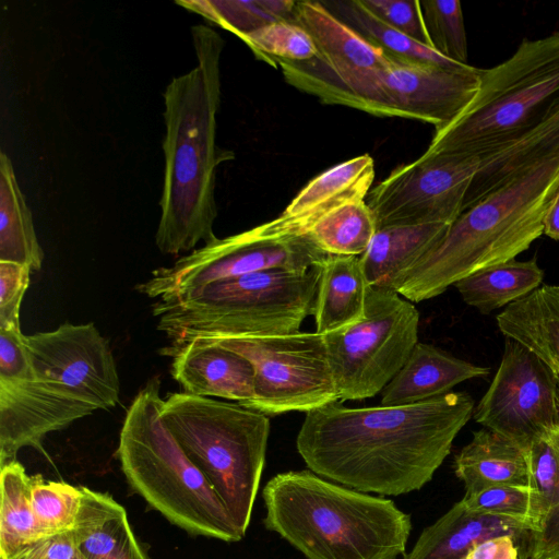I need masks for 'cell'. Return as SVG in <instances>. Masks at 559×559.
Masks as SVG:
<instances>
[{
    "label": "cell",
    "mask_w": 559,
    "mask_h": 559,
    "mask_svg": "<svg viewBox=\"0 0 559 559\" xmlns=\"http://www.w3.org/2000/svg\"><path fill=\"white\" fill-rule=\"evenodd\" d=\"M474 409L466 392L396 406L336 402L307 413L296 447L322 478L366 493L404 495L432 479Z\"/></svg>",
    "instance_id": "1"
},
{
    "label": "cell",
    "mask_w": 559,
    "mask_h": 559,
    "mask_svg": "<svg viewBox=\"0 0 559 559\" xmlns=\"http://www.w3.org/2000/svg\"><path fill=\"white\" fill-rule=\"evenodd\" d=\"M197 64L173 78L164 98V179L155 243L164 254L213 243L216 174L234 153L216 143L224 39L210 26L191 27Z\"/></svg>",
    "instance_id": "2"
},
{
    "label": "cell",
    "mask_w": 559,
    "mask_h": 559,
    "mask_svg": "<svg viewBox=\"0 0 559 559\" xmlns=\"http://www.w3.org/2000/svg\"><path fill=\"white\" fill-rule=\"evenodd\" d=\"M264 526L307 559H397L405 555L411 516L385 498L289 471L264 486Z\"/></svg>",
    "instance_id": "3"
},
{
    "label": "cell",
    "mask_w": 559,
    "mask_h": 559,
    "mask_svg": "<svg viewBox=\"0 0 559 559\" xmlns=\"http://www.w3.org/2000/svg\"><path fill=\"white\" fill-rule=\"evenodd\" d=\"M558 191L559 154L465 210L404 275L396 293L419 302L478 271L514 260L544 234V217Z\"/></svg>",
    "instance_id": "4"
},
{
    "label": "cell",
    "mask_w": 559,
    "mask_h": 559,
    "mask_svg": "<svg viewBox=\"0 0 559 559\" xmlns=\"http://www.w3.org/2000/svg\"><path fill=\"white\" fill-rule=\"evenodd\" d=\"M159 384L150 379L127 411L116 453L127 483L188 534L239 542L243 536L219 497L164 423Z\"/></svg>",
    "instance_id": "5"
},
{
    "label": "cell",
    "mask_w": 559,
    "mask_h": 559,
    "mask_svg": "<svg viewBox=\"0 0 559 559\" xmlns=\"http://www.w3.org/2000/svg\"><path fill=\"white\" fill-rule=\"evenodd\" d=\"M285 81L318 97L377 117L430 123L435 131L455 120L476 95L481 70L471 64L441 66L388 55L373 70L336 72L316 58L274 60Z\"/></svg>",
    "instance_id": "6"
},
{
    "label": "cell",
    "mask_w": 559,
    "mask_h": 559,
    "mask_svg": "<svg viewBox=\"0 0 559 559\" xmlns=\"http://www.w3.org/2000/svg\"><path fill=\"white\" fill-rule=\"evenodd\" d=\"M320 265L269 270L223 280L173 300L157 301V330L171 346L192 340L240 338L298 332L313 314Z\"/></svg>",
    "instance_id": "7"
},
{
    "label": "cell",
    "mask_w": 559,
    "mask_h": 559,
    "mask_svg": "<svg viewBox=\"0 0 559 559\" xmlns=\"http://www.w3.org/2000/svg\"><path fill=\"white\" fill-rule=\"evenodd\" d=\"M160 416L245 536L265 463L267 416L185 392L169 393Z\"/></svg>",
    "instance_id": "8"
},
{
    "label": "cell",
    "mask_w": 559,
    "mask_h": 559,
    "mask_svg": "<svg viewBox=\"0 0 559 559\" xmlns=\"http://www.w3.org/2000/svg\"><path fill=\"white\" fill-rule=\"evenodd\" d=\"M559 99V32L528 39L503 62L483 69L478 91L426 154L478 155L537 118Z\"/></svg>",
    "instance_id": "9"
},
{
    "label": "cell",
    "mask_w": 559,
    "mask_h": 559,
    "mask_svg": "<svg viewBox=\"0 0 559 559\" xmlns=\"http://www.w3.org/2000/svg\"><path fill=\"white\" fill-rule=\"evenodd\" d=\"M419 313L393 289L369 286L355 322L323 335L340 401L382 391L418 343Z\"/></svg>",
    "instance_id": "10"
},
{
    "label": "cell",
    "mask_w": 559,
    "mask_h": 559,
    "mask_svg": "<svg viewBox=\"0 0 559 559\" xmlns=\"http://www.w3.org/2000/svg\"><path fill=\"white\" fill-rule=\"evenodd\" d=\"M200 340V338H198ZM247 358L254 370V397L240 404L265 415L310 412L340 401L323 335L206 340Z\"/></svg>",
    "instance_id": "11"
},
{
    "label": "cell",
    "mask_w": 559,
    "mask_h": 559,
    "mask_svg": "<svg viewBox=\"0 0 559 559\" xmlns=\"http://www.w3.org/2000/svg\"><path fill=\"white\" fill-rule=\"evenodd\" d=\"M329 255L308 235L274 238L258 225L193 250L170 266L152 272L135 289L159 301H173L206 285L275 269L306 271Z\"/></svg>",
    "instance_id": "12"
},
{
    "label": "cell",
    "mask_w": 559,
    "mask_h": 559,
    "mask_svg": "<svg viewBox=\"0 0 559 559\" xmlns=\"http://www.w3.org/2000/svg\"><path fill=\"white\" fill-rule=\"evenodd\" d=\"M478 167L477 155L426 153L396 167L367 195L377 229L451 225L463 213L464 200Z\"/></svg>",
    "instance_id": "13"
},
{
    "label": "cell",
    "mask_w": 559,
    "mask_h": 559,
    "mask_svg": "<svg viewBox=\"0 0 559 559\" xmlns=\"http://www.w3.org/2000/svg\"><path fill=\"white\" fill-rule=\"evenodd\" d=\"M504 338L500 365L473 415L483 427L527 451L559 424L558 378L528 348Z\"/></svg>",
    "instance_id": "14"
},
{
    "label": "cell",
    "mask_w": 559,
    "mask_h": 559,
    "mask_svg": "<svg viewBox=\"0 0 559 559\" xmlns=\"http://www.w3.org/2000/svg\"><path fill=\"white\" fill-rule=\"evenodd\" d=\"M37 377L66 388L97 409L119 403L120 381L108 341L93 323H64L53 331L25 335Z\"/></svg>",
    "instance_id": "15"
},
{
    "label": "cell",
    "mask_w": 559,
    "mask_h": 559,
    "mask_svg": "<svg viewBox=\"0 0 559 559\" xmlns=\"http://www.w3.org/2000/svg\"><path fill=\"white\" fill-rule=\"evenodd\" d=\"M95 409L63 386L33 371L0 379V465L16 460L25 447L40 452L45 437L69 427Z\"/></svg>",
    "instance_id": "16"
},
{
    "label": "cell",
    "mask_w": 559,
    "mask_h": 559,
    "mask_svg": "<svg viewBox=\"0 0 559 559\" xmlns=\"http://www.w3.org/2000/svg\"><path fill=\"white\" fill-rule=\"evenodd\" d=\"M374 179L369 154L332 166L312 178L276 218L260 225L271 237L308 235L324 215L345 203L365 200Z\"/></svg>",
    "instance_id": "17"
},
{
    "label": "cell",
    "mask_w": 559,
    "mask_h": 559,
    "mask_svg": "<svg viewBox=\"0 0 559 559\" xmlns=\"http://www.w3.org/2000/svg\"><path fill=\"white\" fill-rule=\"evenodd\" d=\"M559 154V99L526 126L478 154L463 212L536 164Z\"/></svg>",
    "instance_id": "18"
},
{
    "label": "cell",
    "mask_w": 559,
    "mask_h": 559,
    "mask_svg": "<svg viewBox=\"0 0 559 559\" xmlns=\"http://www.w3.org/2000/svg\"><path fill=\"white\" fill-rule=\"evenodd\" d=\"M162 353L171 357L170 373L185 393L238 404L254 397L253 367L234 350L211 341L192 340L165 347Z\"/></svg>",
    "instance_id": "19"
},
{
    "label": "cell",
    "mask_w": 559,
    "mask_h": 559,
    "mask_svg": "<svg viewBox=\"0 0 559 559\" xmlns=\"http://www.w3.org/2000/svg\"><path fill=\"white\" fill-rule=\"evenodd\" d=\"M490 368L478 366L426 343H417L408 359L382 390L381 405H408L451 392L459 383L486 377Z\"/></svg>",
    "instance_id": "20"
},
{
    "label": "cell",
    "mask_w": 559,
    "mask_h": 559,
    "mask_svg": "<svg viewBox=\"0 0 559 559\" xmlns=\"http://www.w3.org/2000/svg\"><path fill=\"white\" fill-rule=\"evenodd\" d=\"M530 527L524 523L469 511L460 500L426 527L403 559H464L476 544L501 535L523 544Z\"/></svg>",
    "instance_id": "21"
},
{
    "label": "cell",
    "mask_w": 559,
    "mask_h": 559,
    "mask_svg": "<svg viewBox=\"0 0 559 559\" xmlns=\"http://www.w3.org/2000/svg\"><path fill=\"white\" fill-rule=\"evenodd\" d=\"M82 487L73 531L82 559H150L136 539L126 509L110 495Z\"/></svg>",
    "instance_id": "22"
},
{
    "label": "cell",
    "mask_w": 559,
    "mask_h": 559,
    "mask_svg": "<svg viewBox=\"0 0 559 559\" xmlns=\"http://www.w3.org/2000/svg\"><path fill=\"white\" fill-rule=\"evenodd\" d=\"M293 22L311 37L322 64L336 72L373 70L388 55L334 15L322 1H296Z\"/></svg>",
    "instance_id": "23"
},
{
    "label": "cell",
    "mask_w": 559,
    "mask_h": 559,
    "mask_svg": "<svg viewBox=\"0 0 559 559\" xmlns=\"http://www.w3.org/2000/svg\"><path fill=\"white\" fill-rule=\"evenodd\" d=\"M453 467L465 495L501 485L530 487L527 451L485 427L473 432Z\"/></svg>",
    "instance_id": "24"
},
{
    "label": "cell",
    "mask_w": 559,
    "mask_h": 559,
    "mask_svg": "<svg viewBox=\"0 0 559 559\" xmlns=\"http://www.w3.org/2000/svg\"><path fill=\"white\" fill-rule=\"evenodd\" d=\"M449 227L421 224L377 229L360 255L368 285L396 292L404 275L442 239Z\"/></svg>",
    "instance_id": "25"
},
{
    "label": "cell",
    "mask_w": 559,
    "mask_h": 559,
    "mask_svg": "<svg viewBox=\"0 0 559 559\" xmlns=\"http://www.w3.org/2000/svg\"><path fill=\"white\" fill-rule=\"evenodd\" d=\"M368 287L360 257L329 255L320 264L316 332L324 335L357 321L365 310Z\"/></svg>",
    "instance_id": "26"
},
{
    "label": "cell",
    "mask_w": 559,
    "mask_h": 559,
    "mask_svg": "<svg viewBox=\"0 0 559 559\" xmlns=\"http://www.w3.org/2000/svg\"><path fill=\"white\" fill-rule=\"evenodd\" d=\"M497 325L504 337L528 348L559 376V313L547 284L507 306L497 316Z\"/></svg>",
    "instance_id": "27"
},
{
    "label": "cell",
    "mask_w": 559,
    "mask_h": 559,
    "mask_svg": "<svg viewBox=\"0 0 559 559\" xmlns=\"http://www.w3.org/2000/svg\"><path fill=\"white\" fill-rule=\"evenodd\" d=\"M0 261L26 265L32 271H39L44 261L32 212L4 152L0 153Z\"/></svg>",
    "instance_id": "28"
},
{
    "label": "cell",
    "mask_w": 559,
    "mask_h": 559,
    "mask_svg": "<svg viewBox=\"0 0 559 559\" xmlns=\"http://www.w3.org/2000/svg\"><path fill=\"white\" fill-rule=\"evenodd\" d=\"M544 271L536 259L511 260L478 271L454 286L463 301L488 314L507 307L542 286Z\"/></svg>",
    "instance_id": "29"
},
{
    "label": "cell",
    "mask_w": 559,
    "mask_h": 559,
    "mask_svg": "<svg viewBox=\"0 0 559 559\" xmlns=\"http://www.w3.org/2000/svg\"><path fill=\"white\" fill-rule=\"evenodd\" d=\"M0 559L46 536L36 520L31 499V476L17 461L0 465Z\"/></svg>",
    "instance_id": "30"
},
{
    "label": "cell",
    "mask_w": 559,
    "mask_h": 559,
    "mask_svg": "<svg viewBox=\"0 0 559 559\" xmlns=\"http://www.w3.org/2000/svg\"><path fill=\"white\" fill-rule=\"evenodd\" d=\"M322 2L334 15L350 26L367 41L382 49L386 55L441 66L457 64V62L442 57L432 48L386 25L367 10L360 0H333Z\"/></svg>",
    "instance_id": "31"
},
{
    "label": "cell",
    "mask_w": 559,
    "mask_h": 559,
    "mask_svg": "<svg viewBox=\"0 0 559 559\" xmlns=\"http://www.w3.org/2000/svg\"><path fill=\"white\" fill-rule=\"evenodd\" d=\"M377 225L365 200L340 205L309 230L314 245L331 255L360 257L369 247Z\"/></svg>",
    "instance_id": "32"
},
{
    "label": "cell",
    "mask_w": 559,
    "mask_h": 559,
    "mask_svg": "<svg viewBox=\"0 0 559 559\" xmlns=\"http://www.w3.org/2000/svg\"><path fill=\"white\" fill-rule=\"evenodd\" d=\"M31 499L38 525L46 535L72 531L81 506L82 487L35 475L31 476Z\"/></svg>",
    "instance_id": "33"
},
{
    "label": "cell",
    "mask_w": 559,
    "mask_h": 559,
    "mask_svg": "<svg viewBox=\"0 0 559 559\" xmlns=\"http://www.w3.org/2000/svg\"><path fill=\"white\" fill-rule=\"evenodd\" d=\"M430 47L442 57L468 64L467 39L459 0L419 1Z\"/></svg>",
    "instance_id": "34"
},
{
    "label": "cell",
    "mask_w": 559,
    "mask_h": 559,
    "mask_svg": "<svg viewBox=\"0 0 559 559\" xmlns=\"http://www.w3.org/2000/svg\"><path fill=\"white\" fill-rule=\"evenodd\" d=\"M255 57L271 64L274 59L304 61L317 56L309 34L293 21H276L240 37Z\"/></svg>",
    "instance_id": "35"
},
{
    "label": "cell",
    "mask_w": 559,
    "mask_h": 559,
    "mask_svg": "<svg viewBox=\"0 0 559 559\" xmlns=\"http://www.w3.org/2000/svg\"><path fill=\"white\" fill-rule=\"evenodd\" d=\"M176 4L200 14L205 20L234 33L239 38L276 22L263 9L260 0H178Z\"/></svg>",
    "instance_id": "36"
},
{
    "label": "cell",
    "mask_w": 559,
    "mask_h": 559,
    "mask_svg": "<svg viewBox=\"0 0 559 559\" xmlns=\"http://www.w3.org/2000/svg\"><path fill=\"white\" fill-rule=\"evenodd\" d=\"M472 512L506 518L533 528V493L530 487L501 485L485 488L461 500Z\"/></svg>",
    "instance_id": "37"
},
{
    "label": "cell",
    "mask_w": 559,
    "mask_h": 559,
    "mask_svg": "<svg viewBox=\"0 0 559 559\" xmlns=\"http://www.w3.org/2000/svg\"><path fill=\"white\" fill-rule=\"evenodd\" d=\"M527 459L533 493V531L552 504L559 483V462L548 436L530 445Z\"/></svg>",
    "instance_id": "38"
},
{
    "label": "cell",
    "mask_w": 559,
    "mask_h": 559,
    "mask_svg": "<svg viewBox=\"0 0 559 559\" xmlns=\"http://www.w3.org/2000/svg\"><path fill=\"white\" fill-rule=\"evenodd\" d=\"M548 438L559 462V424L550 429ZM522 545L519 559H559V483L551 507Z\"/></svg>",
    "instance_id": "39"
},
{
    "label": "cell",
    "mask_w": 559,
    "mask_h": 559,
    "mask_svg": "<svg viewBox=\"0 0 559 559\" xmlns=\"http://www.w3.org/2000/svg\"><path fill=\"white\" fill-rule=\"evenodd\" d=\"M360 2L386 25L430 47L418 0H360Z\"/></svg>",
    "instance_id": "40"
},
{
    "label": "cell",
    "mask_w": 559,
    "mask_h": 559,
    "mask_svg": "<svg viewBox=\"0 0 559 559\" xmlns=\"http://www.w3.org/2000/svg\"><path fill=\"white\" fill-rule=\"evenodd\" d=\"M31 271L26 265L0 261V329L21 330L20 309Z\"/></svg>",
    "instance_id": "41"
},
{
    "label": "cell",
    "mask_w": 559,
    "mask_h": 559,
    "mask_svg": "<svg viewBox=\"0 0 559 559\" xmlns=\"http://www.w3.org/2000/svg\"><path fill=\"white\" fill-rule=\"evenodd\" d=\"M7 559H82L73 531L46 535L19 549Z\"/></svg>",
    "instance_id": "42"
},
{
    "label": "cell",
    "mask_w": 559,
    "mask_h": 559,
    "mask_svg": "<svg viewBox=\"0 0 559 559\" xmlns=\"http://www.w3.org/2000/svg\"><path fill=\"white\" fill-rule=\"evenodd\" d=\"M511 535L487 538L473 546L464 559H519L520 546Z\"/></svg>",
    "instance_id": "43"
},
{
    "label": "cell",
    "mask_w": 559,
    "mask_h": 559,
    "mask_svg": "<svg viewBox=\"0 0 559 559\" xmlns=\"http://www.w3.org/2000/svg\"><path fill=\"white\" fill-rule=\"evenodd\" d=\"M543 225L544 234L559 241V191L545 214Z\"/></svg>",
    "instance_id": "44"
},
{
    "label": "cell",
    "mask_w": 559,
    "mask_h": 559,
    "mask_svg": "<svg viewBox=\"0 0 559 559\" xmlns=\"http://www.w3.org/2000/svg\"><path fill=\"white\" fill-rule=\"evenodd\" d=\"M549 296L559 313V285L547 284Z\"/></svg>",
    "instance_id": "45"
}]
</instances>
